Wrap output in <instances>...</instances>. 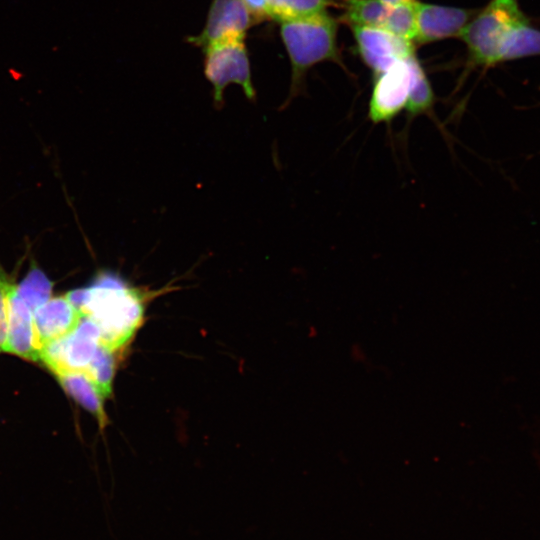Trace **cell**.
I'll use <instances>...</instances> for the list:
<instances>
[{"instance_id": "4fadbf2b", "label": "cell", "mask_w": 540, "mask_h": 540, "mask_svg": "<svg viewBox=\"0 0 540 540\" xmlns=\"http://www.w3.org/2000/svg\"><path fill=\"white\" fill-rule=\"evenodd\" d=\"M343 20L350 26L382 28L391 5L382 0H344Z\"/></svg>"}, {"instance_id": "30bf717a", "label": "cell", "mask_w": 540, "mask_h": 540, "mask_svg": "<svg viewBox=\"0 0 540 540\" xmlns=\"http://www.w3.org/2000/svg\"><path fill=\"white\" fill-rule=\"evenodd\" d=\"M81 319L80 311L66 294L50 298L38 307L33 321L39 353L44 346L75 330Z\"/></svg>"}, {"instance_id": "8992f818", "label": "cell", "mask_w": 540, "mask_h": 540, "mask_svg": "<svg viewBox=\"0 0 540 540\" xmlns=\"http://www.w3.org/2000/svg\"><path fill=\"white\" fill-rule=\"evenodd\" d=\"M411 85L412 71L408 58L376 75L369 101V119L375 124L391 122L406 109Z\"/></svg>"}, {"instance_id": "e0dca14e", "label": "cell", "mask_w": 540, "mask_h": 540, "mask_svg": "<svg viewBox=\"0 0 540 540\" xmlns=\"http://www.w3.org/2000/svg\"><path fill=\"white\" fill-rule=\"evenodd\" d=\"M382 28L405 40L416 41V1L391 6Z\"/></svg>"}, {"instance_id": "52a82bcc", "label": "cell", "mask_w": 540, "mask_h": 540, "mask_svg": "<svg viewBox=\"0 0 540 540\" xmlns=\"http://www.w3.org/2000/svg\"><path fill=\"white\" fill-rule=\"evenodd\" d=\"M359 53L375 76L414 54L411 41L383 28L351 26Z\"/></svg>"}, {"instance_id": "9a60e30c", "label": "cell", "mask_w": 540, "mask_h": 540, "mask_svg": "<svg viewBox=\"0 0 540 540\" xmlns=\"http://www.w3.org/2000/svg\"><path fill=\"white\" fill-rule=\"evenodd\" d=\"M412 71V85L406 110L412 116L428 112L434 103L431 84L415 53L408 57Z\"/></svg>"}, {"instance_id": "ba28073f", "label": "cell", "mask_w": 540, "mask_h": 540, "mask_svg": "<svg viewBox=\"0 0 540 540\" xmlns=\"http://www.w3.org/2000/svg\"><path fill=\"white\" fill-rule=\"evenodd\" d=\"M253 22L241 0H213L202 32L188 41L203 50L212 43L228 40H244Z\"/></svg>"}, {"instance_id": "44dd1931", "label": "cell", "mask_w": 540, "mask_h": 540, "mask_svg": "<svg viewBox=\"0 0 540 540\" xmlns=\"http://www.w3.org/2000/svg\"><path fill=\"white\" fill-rule=\"evenodd\" d=\"M382 1L388 5L393 6V5H398V4L411 3V2H414L415 0H382Z\"/></svg>"}, {"instance_id": "8fae6325", "label": "cell", "mask_w": 540, "mask_h": 540, "mask_svg": "<svg viewBox=\"0 0 540 540\" xmlns=\"http://www.w3.org/2000/svg\"><path fill=\"white\" fill-rule=\"evenodd\" d=\"M33 313L34 311L16 294L15 288L10 300L7 337L3 351L26 359L38 360L39 349Z\"/></svg>"}, {"instance_id": "d6986e66", "label": "cell", "mask_w": 540, "mask_h": 540, "mask_svg": "<svg viewBox=\"0 0 540 540\" xmlns=\"http://www.w3.org/2000/svg\"><path fill=\"white\" fill-rule=\"evenodd\" d=\"M16 284L0 266V350H4L9 322L10 300Z\"/></svg>"}, {"instance_id": "9c48e42d", "label": "cell", "mask_w": 540, "mask_h": 540, "mask_svg": "<svg viewBox=\"0 0 540 540\" xmlns=\"http://www.w3.org/2000/svg\"><path fill=\"white\" fill-rule=\"evenodd\" d=\"M477 11L416 2V42L428 43L450 37H460Z\"/></svg>"}, {"instance_id": "3957f363", "label": "cell", "mask_w": 540, "mask_h": 540, "mask_svg": "<svg viewBox=\"0 0 540 540\" xmlns=\"http://www.w3.org/2000/svg\"><path fill=\"white\" fill-rule=\"evenodd\" d=\"M517 0H491L468 22L460 37L474 65L498 64V55L515 29L528 22Z\"/></svg>"}, {"instance_id": "2e32d148", "label": "cell", "mask_w": 540, "mask_h": 540, "mask_svg": "<svg viewBox=\"0 0 540 540\" xmlns=\"http://www.w3.org/2000/svg\"><path fill=\"white\" fill-rule=\"evenodd\" d=\"M271 19L280 22L311 16L333 4V0H267Z\"/></svg>"}, {"instance_id": "7a4b0ae2", "label": "cell", "mask_w": 540, "mask_h": 540, "mask_svg": "<svg viewBox=\"0 0 540 540\" xmlns=\"http://www.w3.org/2000/svg\"><path fill=\"white\" fill-rule=\"evenodd\" d=\"M337 27V21L326 11L281 22L280 33L292 66L291 96L297 93L310 67L338 59Z\"/></svg>"}, {"instance_id": "277c9868", "label": "cell", "mask_w": 540, "mask_h": 540, "mask_svg": "<svg viewBox=\"0 0 540 540\" xmlns=\"http://www.w3.org/2000/svg\"><path fill=\"white\" fill-rule=\"evenodd\" d=\"M204 51V72L213 86L216 106L223 104V92L230 83L240 85L247 98H255L249 59L242 39L218 41L207 46Z\"/></svg>"}, {"instance_id": "7c38bea8", "label": "cell", "mask_w": 540, "mask_h": 540, "mask_svg": "<svg viewBox=\"0 0 540 540\" xmlns=\"http://www.w3.org/2000/svg\"><path fill=\"white\" fill-rule=\"evenodd\" d=\"M55 376L64 390L92 413L99 425L104 427L107 423L103 405L106 397L92 378L82 371H64L56 373Z\"/></svg>"}, {"instance_id": "ffe728a7", "label": "cell", "mask_w": 540, "mask_h": 540, "mask_svg": "<svg viewBox=\"0 0 540 540\" xmlns=\"http://www.w3.org/2000/svg\"><path fill=\"white\" fill-rule=\"evenodd\" d=\"M248 10L253 22L271 19L267 0H241Z\"/></svg>"}, {"instance_id": "5bb4252c", "label": "cell", "mask_w": 540, "mask_h": 540, "mask_svg": "<svg viewBox=\"0 0 540 540\" xmlns=\"http://www.w3.org/2000/svg\"><path fill=\"white\" fill-rule=\"evenodd\" d=\"M540 55V30L529 21L516 28L501 49L498 63Z\"/></svg>"}, {"instance_id": "6da1fadb", "label": "cell", "mask_w": 540, "mask_h": 540, "mask_svg": "<svg viewBox=\"0 0 540 540\" xmlns=\"http://www.w3.org/2000/svg\"><path fill=\"white\" fill-rule=\"evenodd\" d=\"M66 295L82 317L96 325L101 345L114 353L125 347L141 326L149 297L112 272H101L89 286Z\"/></svg>"}, {"instance_id": "ac0fdd59", "label": "cell", "mask_w": 540, "mask_h": 540, "mask_svg": "<svg viewBox=\"0 0 540 540\" xmlns=\"http://www.w3.org/2000/svg\"><path fill=\"white\" fill-rule=\"evenodd\" d=\"M52 283L37 268L30 270L16 287V294L33 310L51 298Z\"/></svg>"}, {"instance_id": "5b68a950", "label": "cell", "mask_w": 540, "mask_h": 540, "mask_svg": "<svg viewBox=\"0 0 540 540\" xmlns=\"http://www.w3.org/2000/svg\"><path fill=\"white\" fill-rule=\"evenodd\" d=\"M101 346L98 328L92 321L82 317L75 330L44 346L38 360L54 374L64 371L86 372Z\"/></svg>"}]
</instances>
